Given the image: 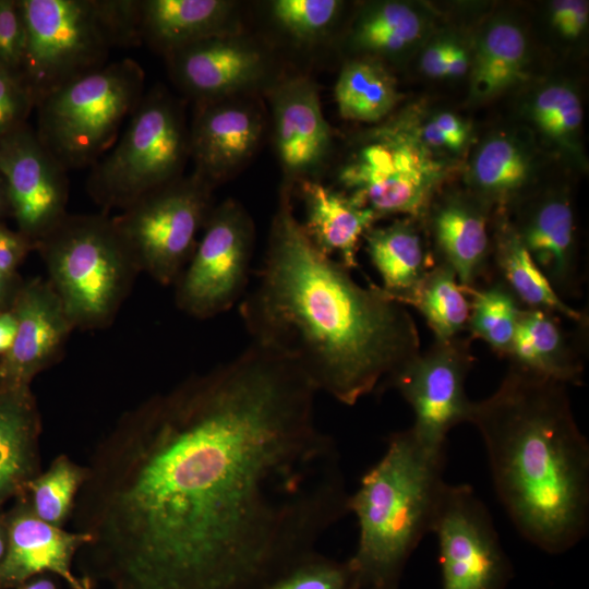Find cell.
<instances>
[{"instance_id": "74e56055", "label": "cell", "mask_w": 589, "mask_h": 589, "mask_svg": "<svg viewBox=\"0 0 589 589\" xmlns=\"http://www.w3.org/2000/svg\"><path fill=\"white\" fill-rule=\"evenodd\" d=\"M24 55L25 31L19 3L0 0V71L21 82Z\"/></svg>"}, {"instance_id": "603a6c76", "label": "cell", "mask_w": 589, "mask_h": 589, "mask_svg": "<svg viewBox=\"0 0 589 589\" xmlns=\"http://www.w3.org/2000/svg\"><path fill=\"white\" fill-rule=\"evenodd\" d=\"M235 7L227 0H139L140 37L166 56L230 33Z\"/></svg>"}, {"instance_id": "9a60e30c", "label": "cell", "mask_w": 589, "mask_h": 589, "mask_svg": "<svg viewBox=\"0 0 589 589\" xmlns=\"http://www.w3.org/2000/svg\"><path fill=\"white\" fill-rule=\"evenodd\" d=\"M11 310L17 332L0 363L1 385L29 387L36 374L57 361L75 327L48 279L36 278L24 285Z\"/></svg>"}, {"instance_id": "bcb514c9", "label": "cell", "mask_w": 589, "mask_h": 589, "mask_svg": "<svg viewBox=\"0 0 589 589\" xmlns=\"http://www.w3.org/2000/svg\"><path fill=\"white\" fill-rule=\"evenodd\" d=\"M13 589H57V586L52 578L47 575H39Z\"/></svg>"}, {"instance_id": "c3c4849f", "label": "cell", "mask_w": 589, "mask_h": 589, "mask_svg": "<svg viewBox=\"0 0 589 589\" xmlns=\"http://www.w3.org/2000/svg\"><path fill=\"white\" fill-rule=\"evenodd\" d=\"M7 205L9 206L5 188H4L2 179L0 178V213Z\"/></svg>"}, {"instance_id": "836d02e7", "label": "cell", "mask_w": 589, "mask_h": 589, "mask_svg": "<svg viewBox=\"0 0 589 589\" xmlns=\"http://www.w3.org/2000/svg\"><path fill=\"white\" fill-rule=\"evenodd\" d=\"M529 160L512 140L493 137L477 153L472 180L486 199L505 201L517 193L529 177Z\"/></svg>"}, {"instance_id": "cb8c5ba5", "label": "cell", "mask_w": 589, "mask_h": 589, "mask_svg": "<svg viewBox=\"0 0 589 589\" xmlns=\"http://www.w3.org/2000/svg\"><path fill=\"white\" fill-rule=\"evenodd\" d=\"M40 418L29 387L0 388V503L27 492L40 471Z\"/></svg>"}, {"instance_id": "2e32d148", "label": "cell", "mask_w": 589, "mask_h": 589, "mask_svg": "<svg viewBox=\"0 0 589 589\" xmlns=\"http://www.w3.org/2000/svg\"><path fill=\"white\" fill-rule=\"evenodd\" d=\"M274 144L288 181L310 179L325 163L332 130L316 83L303 75L278 82L269 93Z\"/></svg>"}, {"instance_id": "e0dca14e", "label": "cell", "mask_w": 589, "mask_h": 589, "mask_svg": "<svg viewBox=\"0 0 589 589\" xmlns=\"http://www.w3.org/2000/svg\"><path fill=\"white\" fill-rule=\"evenodd\" d=\"M166 57L177 84L197 104L236 96L257 83L266 65L255 45L231 32L192 43Z\"/></svg>"}, {"instance_id": "83f0119b", "label": "cell", "mask_w": 589, "mask_h": 589, "mask_svg": "<svg viewBox=\"0 0 589 589\" xmlns=\"http://www.w3.org/2000/svg\"><path fill=\"white\" fill-rule=\"evenodd\" d=\"M334 95L340 116L361 122L382 120L399 98L393 76L381 63L366 59L342 67Z\"/></svg>"}, {"instance_id": "277c9868", "label": "cell", "mask_w": 589, "mask_h": 589, "mask_svg": "<svg viewBox=\"0 0 589 589\" xmlns=\"http://www.w3.org/2000/svg\"><path fill=\"white\" fill-rule=\"evenodd\" d=\"M446 448L422 444L411 429L387 438L383 456L349 494L359 538L347 560L356 589H399L406 565L431 532L446 484Z\"/></svg>"}, {"instance_id": "7bdbcfd3", "label": "cell", "mask_w": 589, "mask_h": 589, "mask_svg": "<svg viewBox=\"0 0 589 589\" xmlns=\"http://www.w3.org/2000/svg\"><path fill=\"white\" fill-rule=\"evenodd\" d=\"M432 120L447 136L453 151L459 149L465 144L468 137V129L457 116L442 112Z\"/></svg>"}, {"instance_id": "d6a6232c", "label": "cell", "mask_w": 589, "mask_h": 589, "mask_svg": "<svg viewBox=\"0 0 589 589\" xmlns=\"http://www.w3.org/2000/svg\"><path fill=\"white\" fill-rule=\"evenodd\" d=\"M86 466L69 456H57L27 486L28 502L34 514L50 525L63 528L86 479Z\"/></svg>"}, {"instance_id": "7a4b0ae2", "label": "cell", "mask_w": 589, "mask_h": 589, "mask_svg": "<svg viewBox=\"0 0 589 589\" xmlns=\"http://www.w3.org/2000/svg\"><path fill=\"white\" fill-rule=\"evenodd\" d=\"M251 342L293 364L318 392L353 406L383 393L420 353L406 305L380 286L359 285L305 235L283 189L262 268L239 303Z\"/></svg>"}, {"instance_id": "60d3db41", "label": "cell", "mask_w": 589, "mask_h": 589, "mask_svg": "<svg viewBox=\"0 0 589 589\" xmlns=\"http://www.w3.org/2000/svg\"><path fill=\"white\" fill-rule=\"evenodd\" d=\"M35 248L34 243L20 231L14 232L0 226V273L12 276L26 252Z\"/></svg>"}, {"instance_id": "8fae6325", "label": "cell", "mask_w": 589, "mask_h": 589, "mask_svg": "<svg viewBox=\"0 0 589 589\" xmlns=\"http://www.w3.org/2000/svg\"><path fill=\"white\" fill-rule=\"evenodd\" d=\"M254 243V224L239 202L228 199L213 207L201 239L175 283L178 308L205 320L241 301L249 283Z\"/></svg>"}, {"instance_id": "52a82bcc", "label": "cell", "mask_w": 589, "mask_h": 589, "mask_svg": "<svg viewBox=\"0 0 589 589\" xmlns=\"http://www.w3.org/2000/svg\"><path fill=\"white\" fill-rule=\"evenodd\" d=\"M144 80L141 65L127 58L62 84L36 104L37 136L67 171L92 167L141 103Z\"/></svg>"}, {"instance_id": "8d00e7d4", "label": "cell", "mask_w": 589, "mask_h": 589, "mask_svg": "<svg viewBox=\"0 0 589 589\" xmlns=\"http://www.w3.org/2000/svg\"><path fill=\"white\" fill-rule=\"evenodd\" d=\"M263 589H356L345 562L315 552L296 564Z\"/></svg>"}, {"instance_id": "d590c367", "label": "cell", "mask_w": 589, "mask_h": 589, "mask_svg": "<svg viewBox=\"0 0 589 589\" xmlns=\"http://www.w3.org/2000/svg\"><path fill=\"white\" fill-rule=\"evenodd\" d=\"M532 117L546 135L557 141H566L580 128L582 108L573 89L563 85H551L536 96Z\"/></svg>"}, {"instance_id": "3957f363", "label": "cell", "mask_w": 589, "mask_h": 589, "mask_svg": "<svg viewBox=\"0 0 589 589\" xmlns=\"http://www.w3.org/2000/svg\"><path fill=\"white\" fill-rule=\"evenodd\" d=\"M496 495L518 532L549 554L589 527V443L567 386L509 365L496 390L473 401Z\"/></svg>"}, {"instance_id": "5b68a950", "label": "cell", "mask_w": 589, "mask_h": 589, "mask_svg": "<svg viewBox=\"0 0 589 589\" xmlns=\"http://www.w3.org/2000/svg\"><path fill=\"white\" fill-rule=\"evenodd\" d=\"M25 31L21 82L36 104L141 39L139 0H20Z\"/></svg>"}, {"instance_id": "f546056e", "label": "cell", "mask_w": 589, "mask_h": 589, "mask_svg": "<svg viewBox=\"0 0 589 589\" xmlns=\"http://www.w3.org/2000/svg\"><path fill=\"white\" fill-rule=\"evenodd\" d=\"M527 45L521 31L502 22L490 27L476 53L472 91L490 97L513 85L522 74Z\"/></svg>"}, {"instance_id": "44dd1931", "label": "cell", "mask_w": 589, "mask_h": 589, "mask_svg": "<svg viewBox=\"0 0 589 589\" xmlns=\"http://www.w3.org/2000/svg\"><path fill=\"white\" fill-rule=\"evenodd\" d=\"M299 191L305 211L301 225L310 241L349 271L357 268L359 243L378 219L376 214L350 194L312 179L300 181Z\"/></svg>"}, {"instance_id": "ba28073f", "label": "cell", "mask_w": 589, "mask_h": 589, "mask_svg": "<svg viewBox=\"0 0 589 589\" xmlns=\"http://www.w3.org/2000/svg\"><path fill=\"white\" fill-rule=\"evenodd\" d=\"M189 152L182 107L164 88L144 94L127 129L95 165L86 188L100 206L124 209L181 177Z\"/></svg>"}, {"instance_id": "ac0fdd59", "label": "cell", "mask_w": 589, "mask_h": 589, "mask_svg": "<svg viewBox=\"0 0 589 589\" xmlns=\"http://www.w3.org/2000/svg\"><path fill=\"white\" fill-rule=\"evenodd\" d=\"M7 550L0 562V589H13L39 575H56L71 589H93L73 569L89 537L38 518L23 500L7 518Z\"/></svg>"}, {"instance_id": "ab89813d", "label": "cell", "mask_w": 589, "mask_h": 589, "mask_svg": "<svg viewBox=\"0 0 589 589\" xmlns=\"http://www.w3.org/2000/svg\"><path fill=\"white\" fill-rule=\"evenodd\" d=\"M589 16L587 1L558 0L552 4V23L567 38L578 37L585 29Z\"/></svg>"}, {"instance_id": "7402d4cb", "label": "cell", "mask_w": 589, "mask_h": 589, "mask_svg": "<svg viewBox=\"0 0 589 589\" xmlns=\"http://www.w3.org/2000/svg\"><path fill=\"white\" fill-rule=\"evenodd\" d=\"M431 226L435 262L449 266L464 289L479 286L490 267V238L481 204L449 196L433 211Z\"/></svg>"}, {"instance_id": "4dcf8cb0", "label": "cell", "mask_w": 589, "mask_h": 589, "mask_svg": "<svg viewBox=\"0 0 589 589\" xmlns=\"http://www.w3.org/2000/svg\"><path fill=\"white\" fill-rule=\"evenodd\" d=\"M470 296L467 329L472 337L506 357L516 332L521 304L500 280L464 289Z\"/></svg>"}, {"instance_id": "ffe728a7", "label": "cell", "mask_w": 589, "mask_h": 589, "mask_svg": "<svg viewBox=\"0 0 589 589\" xmlns=\"http://www.w3.org/2000/svg\"><path fill=\"white\" fill-rule=\"evenodd\" d=\"M514 229L558 296L575 297L580 286L579 266L574 212L568 199L563 194L545 196Z\"/></svg>"}, {"instance_id": "7dc6e473", "label": "cell", "mask_w": 589, "mask_h": 589, "mask_svg": "<svg viewBox=\"0 0 589 589\" xmlns=\"http://www.w3.org/2000/svg\"><path fill=\"white\" fill-rule=\"evenodd\" d=\"M7 550V527L5 521L0 519V562Z\"/></svg>"}, {"instance_id": "f35d334b", "label": "cell", "mask_w": 589, "mask_h": 589, "mask_svg": "<svg viewBox=\"0 0 589 589\" xmlns=\"http://www.w3.org/2000/svg\"><path fill=\"white\" fill-rule=\"evenodd\" d=\"M34 106L25 86L0 71V137L25 124L24 120Z\"/></svg>"}, {"instance_id": "9c48e42d", "label": "cell", "mask_w": 589, "mask_h": 589, "mask_svg": "<svg viewBox=\"0 0 589 589\" xmlns=\"http://www.w3.org/2000/svg\"><path fill=\"white\" fill-rule=\"evenodd\" d=\"M445 172L409 124L399 121L374 131L342 167L339 181L378 218L402 214L417 219L428 213Z\"/></svg>"}, {"instance_id": "681fc988", "label": "cell", "mask_w": 589, "mask_h": 589, "mask_svg": "<svg viewBox=\"0 0 589 589\" xmlns=\"http://www.w3.org/2000/svg\"><path fill=\"white\" fill-rule=\"evenodd\" d=\"M11 276H5V275L0 273V303H1L2 299H3L5 288H7V284H8V279Z\"/></svg>"}, {"instance_id": "d6986e66", "label": "cell", "mask_w": 589, "mask_h": 589, "mask_svg": "<svg viewBox=\"0 0 589 589\" xmlns=\"http://www.w3.org/2000/svg\"><path fill=\"white\" fill-rule=\"evenodd\" d=\"M263 131L262 115L250 101L228 97L199 104L189 130L193 172L214 188L251 158Z\"/></svg>"}, {"instance_id": "8992f818", "label": "cell", "mask_w": 589, "mask_h": 589, "mask_svg": "<svg viewBox=\"0 0 589 589\" xmlns=\"http://www.w3.org/2000/svg\"><path fill=\"white\" fill-rule=\"evenodd\" d=\"M75 328L107 326L140 272L106 215H67L36 242Z\"/></svg>"}, {"instance_id": "5bb4252c", "label": "cell", "mask_w": 589, "mask_h": 589, "mask_svg": "<svg viewBox=\"0 0 589 589\" xmlns=\"http://www.w3.org/2000/svg\"><path fill=\"white\" fill-rule=\"evenodd\" d=\"M67 170L23 124L0 137V178L20 228L34 245L68 214Z\"/></svg>"}, {"instance_id": "f1b7e54d", "label": "cell", "mask_w": 589, "mask_h": 589, "mask_svg": "<svg viewBox=\"0 0 589 589\" xmlns=\"http://www.w3.org/2000/svg\"><path fill=\"white\" fill-rule=\"evenodd\" d=\"M406 304L421 313L435 340L457 338L467 329L469 300L456 274L446 264L435 262Z\"/></svg>"}, {"instance_id": "484cf974", "label": "cell", "mask_w": 589, "mask_h": 589, "mask_svg": "<svg viewBox=\"0 0 589 589\" xmlns=\"http://www.w3.org/2000/svg\"><path fill=\"white\" fill-rule=\"evenodd\" d=\"M411 219L371 227L363 236L370 261L382 280L380 287L404 305L435 264Z\"/></svg>"}, {"instance_id": "ee69618b", "label": "cell", "mask_w": 589, "mask_h": 589, "mask_svg": "<svg viewBox=\"0 0 589 589\" xmlns=\"http://www.w3.org/2000/svg\"><path fill=\"white\" fill-rule=\"evenodd\" d=\"M17 332V320L12 310L0 312V353L11 349Z\"/></svg>"}, {"instance_id": "4316f807", "label": "cell", "mask_w": 589, "mask_h": 589, "mask_svg": "<svg viewBox=\"0 0 589 589\" xmlns=\"http://www.w3.org/2000/svg\"><path fill=\"white\" fill-rule=\"evenodd\" d=\"M502 224L493 250L496 279L509 289L522 308L543 310L584 323L582 314L567 304L551 286L514 227L506 221Z\"/></svg>"}, {"instance_id": "30bf717a", "label": "cell", "mask_w": 589, "mask_h": 589, "mask_svg": "<svg viewBox=\"0 0 589 589\" xmlns=\"http://www.w3.org/2000/svg\"><path fill=\"white\" fill-rule=\"evenodd\" d=\"M214 188L194 172L146 194L112 218L137 269L175 285L212 211Z\"/></svg>"}, {"instance_id": "6da1fadb", "label": "cell", "mask_w": 589, "mask_h": 589, "mask_svg": "<svg viewBox=\"0 0 589 589\" xmlns=\"http://www.w3.org/2000/svg\"><path fill=\"white\" fill-rule=\"evenodd\" d=\"M317 392L251 342L123 413L97 443L70 520L94 589H263L348 510Z\"/></svg>"}, {"instance_id": "f6af8a7d", "label": "cell", "mask_w": 589, "mask_h": 589, "mask_svg": "<svg viewBox=\"0 0 589 589\" xmlns=\"http://www.w3.org/2000/svg\"><path fill=\"white\" fill-rule=\"evenodd\" d=\"M469 67L468 56L464 48L450 44L447 65H446V76L455 77L464 75Z\"/></svg>"}, {"instance_id": "b9f144b4", "label": "cell", "mask_w": 589, "mask_h": 589, "mask_svg": "<svg viewBox=\"0 0 589 589\" xmlns=\"http://www.w3.org/2000/svg\"><path fill=\"white\" fill-rule=\"evenodd\" d=\"M452 43L438 41L429 46L422 55L421 68L432 77L446 76L447 57Z\"/></svg>"}, {"instance_id": "4fadbf2b", "label": "cell", "mask_w": 589, "mask_h": 589, "mask_svg": "<svg viewBox=\"0 0 589 589\" xmlns=\"http://www.w3.org/2000/svg\"><path fill=\"white\" fill-rule=\"evenodd\" d=\"M472 364L469 339L434 340L388 383L387 389H396L411 407L410 429L422 444L446 448L449 431L469 423L473 401L467 396L466 380Z\"/></svg>"}, {"instance_id": "7c38bea8", "label": "cell", "mask_w": 589, "mask_h": 589, "mask_svg": "<svg viewBox=\"0 0 589 589\" xmlns=\"http://www.w3.org/2000/svg\"><path fill=\"white\" fill-rule=\"evenodd\" d=\"M441 589H506L514 577L490 512L468 484L446 482L432 524Z\"/></svg>"}, {"instance_id": "d4e9b609", "label": "cell", "mask_w": 589, "mask_h": 589, "mask_svg": "<svg viewBox=\"0 0 589 589\" xmlns=\"http://www.w3.org/2000/svg\"><path fill=\"white\" fill-rule=\"evenodd\" d=\"M509 365L566 386L582 382L584 364L558 315L522 308L509 351Z\"/></svg>"}, {"instance_id": "1f68e13d", "label": "cell", "mask_w": 589, "mask_h": 589, "mask_svg": "<svg viewBox=\"0 0 589 589\" xmlns=\"http://www.w3.org/2000/svg\"><path fill=\"white\" fill-rule=\"evenodd\" d=\"M421 31L422 21L411 7L401 2H384L361 14L351 39L360 50L394 53L417 40Z\"/></svg>"}, {"instance_id": "e575fe53", "label": "cell", "mask_w": 589, "mask_h": 589, "mask_svg": "<svg viewBox=\"0 0 589 589\" xmlns=\"http://www.w3.org/2000/svg\"><path fill=\"white\" fill-rule=\"evenodd\" d=\"M271 16L286 34L300 41H312L326 34L336 21L341 2L337 0H275Z\"/></svg>"}]
</instances>
